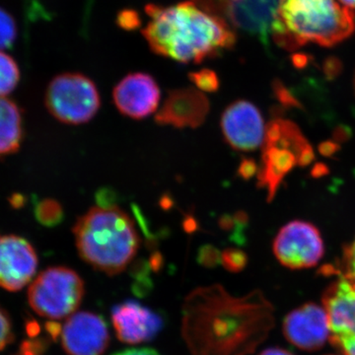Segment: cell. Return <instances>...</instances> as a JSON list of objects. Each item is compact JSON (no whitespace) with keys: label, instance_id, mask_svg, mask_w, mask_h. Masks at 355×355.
Segmentation results:
<instances>
[{"label":"cell","instance_id":"obj_1","mask_svg":"<svg viewBox=\"0 0 355 355\" xmlns=\"http://www.w3.org/2000/svg\"><path fill=\"white\" fill-rule=\"evenodd\" d=\"M273 324V307L260 291L234 297L219 284L200 286L182 307V336L191 355L253 354Z\"/></svg>","mask_w":355,"mask_h":355},{"label":"cell","instance_id":"obj_2","mask_svg":"<svg viewBox=\"0 0 355 355\" xmlns=\"http://www.w3.org/2000/svg\"><path fill=\"white\" fill-rule=\"evenodd\" d=\"M142 34L158 55L181 64H200L235 44L234 33L219 16L191 1L172 6L150 4Z\"/></svg>","mask_w":355,"mask_h":355},{"label":"cell","instance_id":"obj_3","mask_svg":"<svg viewBox=\"0 0 355 355\" xmlns=\"http://www.w3.org/2000/svg\"><path fill=\"white\" fill-rule=\"evenodd\" d=\"M73 234L80 258L108 275L123 272L139 251L132 219L118 207H93L79 217Z\"/></svg>","mask_w":355,"mask_h":355},{"label":"cell","instance_id":"obj_4","mask_svg":"<svg viewBox=\"0 0 355 355\" xmlns=\"http://www.w3.org/2000/svg\"><path fill=\"white\" fill-rule=\"evenodd\" d=\"M355 31V16L336 0H282L272 37L286 50L336 46Z\"/></svg>","mask_w":355,"mask_h":355},{"label":"cell","instance_id":"obj_5","mask_svg":"<svg viewBox=\"0 0 355 355\" xmlns=\"http://www.w3.org/2000/svg\"><path fill=\"white\" fill-rule=\"evenodd\" d=\"M84 292V282L78 273L64 266H53L32 282L28 300L40 316L60 320L76 312Z\"/></svg>","mask_w":355,"mask_h":355},{"label":"cell","instance_id":"obj_6","mask_svg":"<svg viewBox=\"0 0 355 355\" xmlns=\"http://www.w3.org/2000/svg\"><path fill=\"white\" fill-rule=\"evenodd\" d=\"M95 83L80 73H62L49 84L46 105L49 112L67 125L87 123L100 108Z\"/></svg>","mask_w":355,"mask_h":355},{"label":"cell","instance_id":"obj_7","mask_svg":"<svg viewBox=\"0 0 355 355\" xmlns=\"http://www.w3.org/2000/svg\"><path fill=\"white\" fill-rule=\"evenodd\" d=\"M272 251L277 261L287 268H313L323 258V238L314 224L302 220L291 221L275 236Z\"/></svg>","mask_w":355,"mask_h":355},{"label":"cell","instance_id":"obj_8","mask_svg":"<svg viewBox=\"0 0 355 355\" xmlns=\"http://www.w3.org/2000/svg\"><path fill=\"white\" fill-rule=\"evenodd\" d=\"M327 287L323 307L330 322V340L343 355H355V289L342 275Z\"/></svg>","mask_w":355,"mask_h":355},{"label":"cell","instance_id":"obj_9","mask_svg":"<svg viewBox=\"0 0 355 355\" xmlns=\"http://www.w3.org/2000/svg\"><path fill=\"white\" fill-rule=\"evenodd\" d=\"M221 130L233 149L249 153L263 146L265 121L253 103L239 100L229 105L222 114Z\"/></svg>","mask_w":355,"mask_h":355},{"label":"cell","instance_id":"obj_10","mask_svg":"<svg viewBox=\"0 0 355 355\" xmlns=\"http://www.w3.org/2000/svg\"><path fill=\"white\" fill-rule=\"evenodd\" d=\"M62 343L69 355L104 354L110 345L108 326L95 313H74L62 328Z\"/></svg>","mask_w":355,"mask_h":355},{"label":"cell","instance_id":"obj_11","mask_svg":"<svg viewBox=\"0 0 355 355\" xmlns=\"http://www.w3.org/2000/svg\"><path fill=\"white\" fill-rule=\"evenodd\" d=\"M284 335L294 347L315 352L330 340L328 313L315 303H307L289 313L284 321Z\"/></svg>","mask_w":355,"mask_h":355},{"label":"cell","instance_id":"obj_12","mask_svg":"<svg viewBox=\"0 0 355 355\" xmlns=\"http://www.w3.org/2000/svg\"><path fill=\"white\" fill-rule=\"evenodd\" d=\"M38 268V256L24 238L0 237V287L18 291L27 286Z\"/></svg>","mask_w":355,"mask_h":355},{"label":"cell","instance_id":"obj_13","mask_svg":"<svg viewBox=\"0 0 355 355\" xmlns=\"http://www.w3.org/2000/svg\"><path fill=\"white\" fill-rule=\"evenodd\" d=\"M111 313L116 338L128 345L150 342L164 328L163 318L137 301L119 303Z\"/></svg>","mask_w":355,"mask_h":355},{"label":"cell","instance_id":"obj_14","mask_svg":"<svg viewBox=\"0 0 355 355\" xmlns=\"http://www.w3.org/2000/svg\"><path fill=\"white\" fill-rule=\"evenodd\" d=\"M114 102L121 114L128 118L150 116L160 101V88L153 76L142 72L130 73L114 89Z\"/></svg>","mask_w":355,"mask_h":355},{"label":"cell","instance_id":"obj_15","mask_svg":"<svg viewBox=\"0 0 355 355\" xmlns=\"http://www.w3.org/2000/svg\"><path fill=\"white\" fill-rule=\"evenodd\" d=\"M209 113V101L202 91L195 88L173 90L157 112L158 125L175 128H198Z\"/></svg>","mask_w":355,"mask_h":355},{"label":"cell","instance_id":"obj_16","mask_svg":"<svg viewBox=\"0 0 355 355\" xmlns=\"http://www.w3.org/2000/svg\"><path fill=\"white\" fill-rule=\"evenodd\" d=\"M282 0H226L231 22L244 32L268 43Z\"/></svg>","mask_w":355,"mask_h":355},{"label":"cell","instance_id":"obj_17","mask_svg":"<svg viewBox=\"0 0 355 355\" xmlns=\"http://www.w3.org/2000/svg\"><path fill=\"white\" fill-rule=\"evenodd\" d=\"M297 165L295 153L288 148L275 146L261 147V165L259 168L258 187L268 191V202L277 196L284 178Z\"/></svg>","mask_w":355,"mask_h":355},{"label":"cell","instance_id":"obj_18","mask_svg":"<svg viewBox=\"0 0 355 355\" xmlns=\"http://www.w3.org/2000/svg\"><path fill=\"white\" fill-rule=\"evenodd\" d=\"M22 139V119L11 100L0 97V155L14 153Z\"/></svg>","mask_w":355,"mask_h":355},{"label":"cell","instance_id":"obj_19","mask_svg":"<svg viewBox=\"0 0 355 355\" xmlns=\"http://www.w3.org/2000/svg\"><path fill=\"white\" fill-rule=\"evenodd\" d=\"M20 80V69L13 58L0 51V97L12 92Z\"/></svg>","mask_w":355,"mask_h":355},{"label":"cell","instance_id":"obj_20","mask_svg":"<svg viewBox=\"0 0 355 355\" xmlns=\"http://www.w3.org/2000/svg\"><path fill=\"white\" fill-rule=\"evenodd\" d=\"M323 272L329 275H342L355 289V239L343 247L342 258L338 266H326Z\"/></svg>","mask_w":355,"mask_h":355},{"label":"cell","instance_id":"obj_21","mask_svg":"<svg viewBox=\"0 0 355 355\" xmlns=\"http://www.w3.org/2000/svg\"><path fill=\"white\" fill-rule=\"evenodd\" d=\"M151 268L146 261L139 260L132 266L130 275L135 279L133 282L132 291L139 297H144L148 295L149 292L153 289V280L150 279Z\"/></svg>","mask_w":355,"mask_h":355},{"label":"cell","instance_id":"obj_22","mask_svg":"<svg viewBox=\"0 0 355 355\" xmlns=\"http://www.w3.org/2000/svg\"><path fill=\"white\" fill-rule=\"evenodd\" d=\"M17 23L12 14L0 7V51L11 48L17 39Z\"/></svg>","mask_w":355,"mask_h":355},{"label":"cell","instance_id":"obj_23","mask_svg":"<svg viewBox=\"0 0 355 355\" xmlns=\"http://www.w3.org/2000/svg\"><path fill=\"white\" fill-rule=\"evenodd\" d=\"M36 216L44 225L55 226L64 218V210L55 200H46L37 207Z\"/></svg>","mask_w":355,"mask_h":355},{"label":"cell","instance_id":"obj_24","mask_svg":"<svg viewBox=\"0 0 355 355\" xmlns=\"http://www.w3.org/2000/svg\"><path fill=\"white\" fill-rule=\"evenodd\" d=\"M248 257L246 253L235 248H229L221 253V263L224 268L231 272H239L246 268Z\"/></svg>","mask_w":355,"mask_h":355},{"label":"cell","instance_id":"obj_25","mask_svg":"<svg viewBox=\"0 0 355 355\" xmlns=\"http://www.w3.org/2000/svg\"><path fill=\"white\" fill-rule=\"evenodd\" d=\"M189 77L191 83L197 86L198 90L203 92H216L220 85L218 76L214 70L202 69L198 72H191Z\"/></svg>","mask_w":355,"mask_h":355},{"label":"cell","instance_id":"obj_26","mask_svg":"<svg viewBox=\"0 0 355 355\" xmlns=\"http://www.w3.org/2000/svg\"><path fill=\"white\" fill-rule=\"evenodd\" d=\"M273 94L277 98V101L284 107V108L302 109V104L298 101L288 88L284 86V84L279 80H275L272 84Z\"/></svg>","mask_w":355,"mask_h":355},{"label":"cell","instance_id":"obj_27","mask_svg":"<svg viewBox=\"0 0 355 355\" xmlns=\"http://www.w3.org/2000/svg\"><path fill=\"white\" fill-rule=\"evenodd\" d=\"M198 263L203 268H216L221 263V252L212 245H203L198 249Z\"/></svg>","mask_w":355,"mask_h":355},{"label":"cell","instance_id":"obj_28","mask_svg":"<svg viewBox=\"0 0 355 355\" xmlns=\"http://www.w3.org/2000/svg\"><path fill=\"white\" fill-rule=\"evenodd\" d=\"M48 340L42 338V340H31L23 343L18 355H43L48 347Z\"/></svg>","mask_w":355,"mask_h":355},{"label":"cell","instance_id":"obj_29","mask_svg":"<svg viewBox=\"0 0 355 355\" xmlns=\"http://www.w3.org/2000/svg\"><path fill=\"white\" fill-rule=\"evenodd\" d=\"M12 327L6 313L0 308V350L12 340Z\"/></svg>","mask_w":355,"mask_h":355},{"label":"cell","instance_id":"obj_30","mask_svg":"<svg viewBox=\"0 0 355 355\" xmlns=\"http://www.w3.org/2000/svg\"><path fill=\"white\" fill-rule=\"evenodd\" d=\"M258 165H257L256 161L251 158L243 159L237 170L238 176L242 178L243 180L252 179L254 175H258Z\"/></svg>","mask_w":355,"mask_h":355},{"label":"cell","instance_id":"obj_31","mask_svg":"<svg viewBox=\"0 0 355 355\" xmlns=\"http://www.w3.org/2000/svg\"><path fill=\"white\" fill-rule=\"evenodd\" d=\"M340 149V144L336 142L335 140L330 139L321 142L318 146V150L324 157L331 158L338 153Z\"/></svg>","mask_w":355,"mask_h":355},{"label":"cell","instance_id":"obj_32","mask_svg":"<svg viewBox=\"0 0 355 355\" xmlns=\"http://www.w3.org/2000/svg\"><path fill=\"white\" fill-rule=\"evenodd\" d=\"M352 132L350 128L347 127V125H338L334 130L333 140H335L338 144H343V142H347L352 137Z\"/></svg>","mask_w":355,"mask_h":355},{"label":"cell","instance_id":"obj_33","mask_svg":"<svg viewBox=\"0 0 355 355\" xmlns=\"http://www.w3.org/2000/svg\"><path fill=\"white\" fill-rule=\"evenodd\" d=\"M114 193L111 190H103L98 193L97 202L100 207H116L114 205Z\"/></svg>","mask_w":355,"mask_h":355},{"label":"cell","instance_id":"obj_34","mask_svg":"<svg viewBox=\"0 0 355 355\" xmlns=\"http://www.w3.org/2000/svg\"><path fill=\"white\" fill-rule=\"evenodd\" d=\"M112 355H161L157 350L149 349V347H135L114 352Z\"/></svg>","mask_w":355,"mask_h":355},{"label":"cell","instance_id":"obj_35","mask_svg":"<svg viewBox=\"0 0 355 355\" xmlns=\"http://www.w3.org/2000/svg\"><path fill=\"white\" fill-rule=\"evenodd\" d=\"M62 324L55 323V322H48L46 324V333H48L50 340H57L62 334Z\"/></svg>","mask_w":355,"mask_h":355},{"label":"cell","instance_id":"obj_36","mask_svg":"<svg viewBox=\"0 0 355 355\" xmlns=\"http://www.w3.org/2000/svg\"><path fill=\"white\" fill-rule=\"evenodd\" d=\"M329 173H330V169H329L328 166L324 164V163H317L311 170V176L318 179V178L327 176Z\"/></svg>","mask_w":355,"mask_h":355},{"label":"cell","instance_id":"obj_37","mask_svg":"<svg viewBox=\"0 0 355 355\" xmlns=\"http://www.w3.org/2000/svg\"><path fill=\"white\" fill-rule=\"evenodd\" d=\"M163 263H164V260H163L160 254L155 253L150 257L149 266H150L151 270H153V272H158L159 270H161V268H163Z\"/></svg>","mask_w":355,"mask_h":355},{"label":"cell","instance_id":"obj_38","mask_svg":"<svg viewBox=\"0 0 355 355\" xmlns=\"http://www.w3.org/2000/svg\"><path fill=\"white\" fill-rule=\"evenodd\" d=\"M219 226L223 230H232L236 226L234 217L228 216V214L221 216V218L219 219Z\"/></svg>","mask_w":355,"mask_h":355},{"label":"cell","instance_id":"obj_39","mask_svg":"<svg viewBox=\"0 0 355 355\" xmlns=\"http://www.w3.org/2000/svg\"><path fill=\"white\" fill-rule=\"evenodd\" d=\"M259 355H294L291 352H287L286 349H277V347H272V349H268L261 352Z\"/></svg>","mask_w":355,"mask_h":355},{"label":"cell","instance_id":"obj_40","mask_svg":"<svg viewBox=\"0 0 355 355\" xmlns=\"http://www.w3.org/2000/svg\"><path fill=\"white\" fill-rule=\"evenodd\" d=\"M40 326L37 322H30L29 324H27V331L28 335L34 338V336H37L40 334Z\"/></svg>","mask_w":355,"mask_h":355},{"label":"cell","instance_id":"obj_41","mask_svg":"<svg viewBox=\"0 0 355 355\" xmlns=\"http://www.w3.org/2000/svg\"><path fill=\"white\" fill-rule=\"evenodd\" d=\"M196 227H197V223L193 219H187L184 221V229H186L188 232H193V231L196 230Z\"/></svg>","mask_w":355,"mask_h":355},{"label":"cell","instance_id":"obj_42","mask_svg":"<svg viewBox=\"0 0 355 355\" xmlns=\"http://www.w3.org/2000/svg\"><path fill=\"white\" fill-rule=\"evenodd\" d=\"M340 3H342V6L347 7V8L350 9H355V0H340Z\"/></svg>","mask_w":355,"mask_h":355},{"label":"cell","instance_id":"obj_43","mask_svg":"<svg viewBox=\"0 0 355 355\" xmlns=\"http://www.w3.org/2000/svg\"><path fill=\"white\" fill-rule=\"evenodd\" d=\"M354 90H355V76H354Z\"/></svg>","mask_w":355,"mask_h":355}]
</instances>
